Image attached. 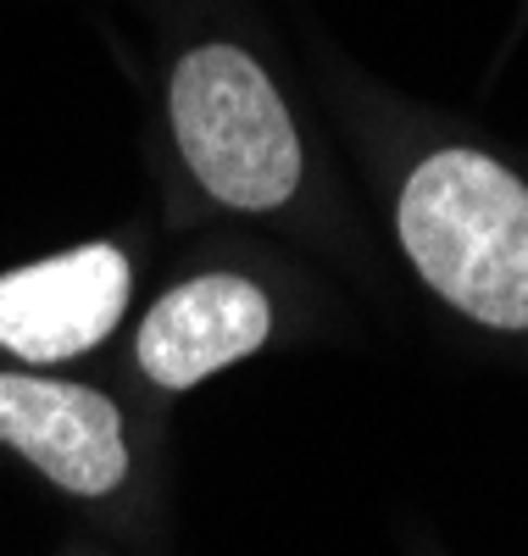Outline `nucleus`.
<instances>
[{"mask_svg":"<svg viewBox=\"0 0 528 556\" xmlns=\"http://www.w3.org/2000/svg\"><path fill=\"white\" fill-rule=\"evenodd\" d=\"M128 301V262L112 245H84L0 278V345L28 362H62L101 345Z\"/></svg>","mask_w":528,"mask_h":556,"instance_id":"7ed1b4c3","label":"nucleus"},{"mask_svg":"<svg viewBox=\"0 0 528 556\" xmlns=\"http://www.w3.org/2000/svg\"><path fill=\"white\" fill-rule=\"evenodd\" d=\"M0 440L73 495H106L128 473L123 417L84 384L0 374Z\"/></svg>","mask_w":528,"mask_h":556,"instance_id":"20e7f679","label":"nucleus"},{"mask_svg":"<svg viewBox=\"0 0 528 556\" xmlns=\"http://www.w3.org/2000/svg\"><path fill=\"white\" fill-rule=\"evenodd\" d=\"M173 128L196 178L239 212H273L301 184V139L267 73L234 51L201 45L173 73Z\"/></svg>","mask_w":528,"mask_h":556,"instance_id":"f03ea898","label":"nucleus"},{"mask_svg":"<svg viewBox=\"0 0 528 556\" xmlns=\"http://www.w3.org/2000/svg\"><path fill=\"white\" fill-rule=\"evenodd\" d=\"M273 334V306L251 278L206 273L162 295L139 329V367L162 390H189L217 367L251 356Z\"/></svg>","mask_w":528,"mask_h":556,"instance_id":"39448f33","label":"nucleus"},{"mask_svg":"<svg viewBox=\"0 0 528 556\" xmlns=\"http://www.w3.org/2000/svg\"><path fill=\"white\" fill-rule=\"evenodd\" d=\"M401 245L456 312L528 329V190L478 151L428 156L401 195Z\"/></svg>","mask_w":528,"mask_h":556,"instance_id":"f257e3e1","label":"nucleus"}]
</instances>
